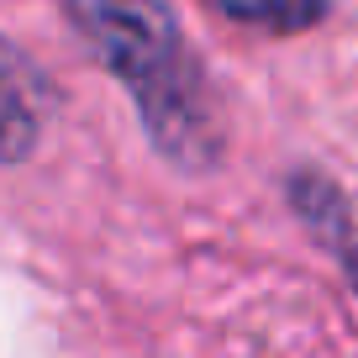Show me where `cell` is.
Segmentation results:
<instances>
[{
  "instance_id": "obj_1",
  "label": "cell",
  "mask_w": 358,
  "mask_h": 358,
  "mask_svg": "<svg viewBox=\"0 0 358 358\" xmlns=\"http://www.w3.org/2000/svg\"><path fill=\"white\" fill-rule=\"evenodd\" d=\"M69 22L132 95L143 132L174 169H211L222 158V127L206 74L195 69L190 48L174 27L164 0H64Z\"/></svg>"
},
{
  "instance_id": "obj_2",
  "label": "cell",
  "mask_w": 358,
  "mask_h": 358,
  "mask_svg": "<svg viewBox=\"0 0 358 358\" xmlns=\"http://www.w3.org/2000/svg\"><path fill=\"white\" fill-rule=\"evenodd\" d=\"M16 58L22 53H0V164L32 158L37 137H43V116H37L32 95L11 79V69H22Z\"/></svg>"
},
{
  "instance_id": "obj_3",
  "label": "cell",
  "mask_w": 358,
  "mask_h": 358,
  "mask_svg": "<svg viewBox=\"0 0 358 358\" xmlns=\"http://www.w3.org/2000/svg\"><path fill=\"white\" fill-rule=\"evenodd\" d=\"M211 6L243 27H264V32H280V37L306 32L327 16V0H211Z\"/></svg>"
},
{
  "instance_id": "obj_4",
  "label": "cell",
  "mask_w": 358,
  "mask_h": 358,
  "mask_svg": "<svg viewBox=\"0 0 358 358\" xmlns=\"http://www.w3.org/2000/svg\"><path fill=\"white\" fill-rule=\"evenodd\" d=\"M337 258H343V274H348V285L358 290V237H348V243L337 248Z\"/></svg>"
}]
</instances>
